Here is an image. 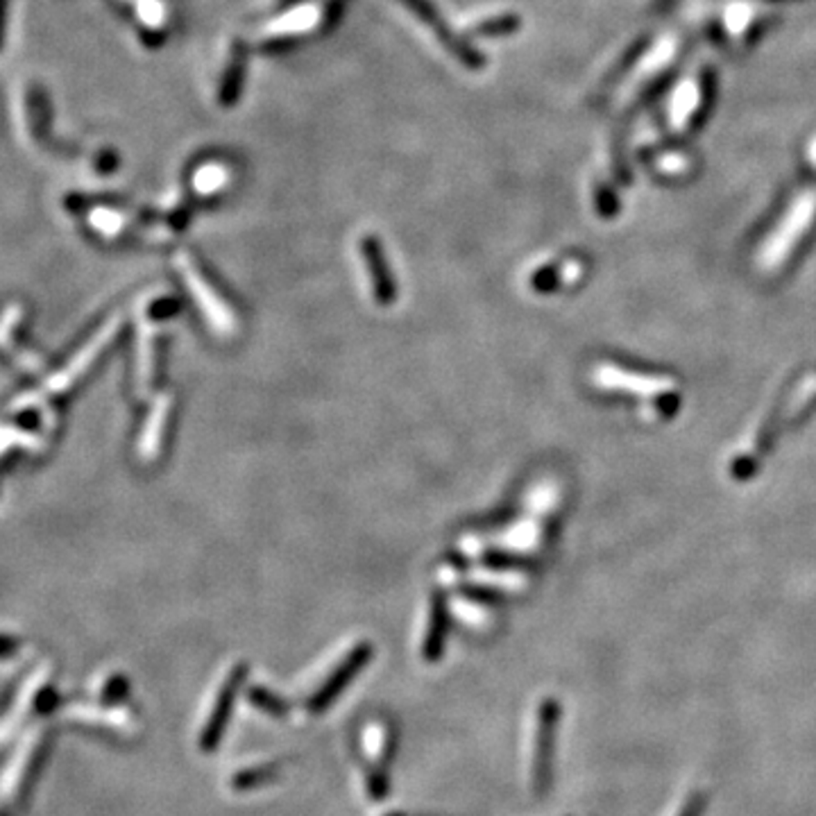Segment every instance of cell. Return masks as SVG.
Returning <instances> with one entry per match:
<instances>
[{"label":"cell","instance_id":"obj_1","mask_svg":"<svg viewBox=\"0 0 816 816\" xmlns=\"http://www.w3.org/2000/svg\"><path fill=\"white\" fill-rule=\"evenodd\" d=\"M560 706L554 699L542 701L537 712V735H536V755H533V787L537 794L549 790L551 767H554V741L556 728H558Z\"/></svg>","mask_w":816,"mask_h":816},{"label":"cell","instance_id":"obj_2","mask_svg":"<svg viewBox=\"0 0 816 816\" xmlns=\"http://www.w3.org/2000/svg\"><path fill=\"white\" fill-rule=\"evenodd\" d=\"M402 3H404L413 14H417V18H422V21H424L426 26L435 32V36L440 39V44H443L444 48H447L449 53L458 59V62L465 64L467 68L484 66L485 64L484 55H481L474 46L467 44V41L458 39V36L454 35L447 26H444L443 16H440V12L434 7V3H431V0H402Z\"/></svg>","mask_w":816,"mask_h":816},{"label":"cell","instance_id":"obj_3","mask_svg":"<svg viewBox=\"0 0 816 816\" xmlns=\"http://www.w3.org/2000/svg\"><path fill=\"white\" fill-rule=\"evenodd\" d=\"M370 656H372V648H370V644H361V647H356L354 651L347 656V660L341 662V665H338V669L333 671V674L329 676L322 685H320V689L313 694V699L309 701V710L322 712L324 708H327L329 703H332L333 699L342 692V688H345V685L354 678L356 671H359L361 667L370 660Z\"/></svg>","mask_w":816,"mask_h":816},{"label":"cell","instance_id":"obj_4","mask_svg":"<svg viewBox=\"0 0 816 816\" xmlns=\"http://www.w3.org/2000/svg\"><path fill=\"white\" fill-rule=\"evenodd\" d=\"M243 676H245L243 667H234L230 674V678H227L225 685H222L220 694H218L216 706H213L211 717L207 719V728H204V732L200 737L202 750H213L218 746V741H220L222 730H225L227 717H230L231 701H234L236 692H239V685H240V680H243Z\"/></svg>","mask_w":816,"mask_h":816},{"label":"cell","instance_id":"obj_5","mask_svg":"<svg viewBox=\"0 0 816 816\" xmlns=\"http://www.w3.org/2000/svg\"><path fill=\"white\" fill-rule=\"evenodd\" d=\"M361 254H363V261L370 270V286H372L374 300L379 304H391L395 300V284H393L382 243L374 236H365L361 240Z\"/></svg>","mask_w":816,"mask_h":816},{"label":"cell","instance_id":"obj_6","mask_svg":"<svg viewBox=\"0 0 816 816\" xmlns=\"http://www.w3.org/2000/svg\"><path fill=\"white\" fill-rule=\"evenodd\" d=\"M187 281H189V286L193 289V295L198 298V302H202L209 320L216 324V329L227 332V329L231 327V313L227 311V306L220 300V295L213 293V289L209 286V281L204 280L202 272H198L196 268L191 266V261H187Z\"/></svg>","mask_w":816,"mask_h":816},{"label":"cell","instance_id":"obj_7","mask_svg":"<svg viewBox=\"0 0 816 816\" xmlns=\"http://www.w3.org/2000/svg\"><path fill=\"white\" fill-rule=\"evenodd\" d=\"M444 624H447V619H444L443 601H440V597H434L429 612V626H426V638L424 644H422L426 660H438L440 658L444 642Z\"/></svg>","mask_w":816,"mask_h":816},{"label":"cell","instance_id":"obj_8","mask_svg":"<svg viewBox=\"0 0 816 816\" xmlns=\"http://www.w3.org/2000/svg\"><path fill=\"white\" fill-rule=\"evenodd\" d=\"M243 77H245V53L243 50H236L234 59L231 64L227 66L225 77H222V85H220V102L225 107L234 105L240 96V87H243Z\"/></svg>","mask_w":816,"mask_h":816},{"label":"cell","instance_id":"obj_9","mask_svg":"<svg viewBox=\"0 0 816 816\" xmlns=\"http://www.w3.org/2000/svg\"><path fill=\"white\" fill-rule=\"evenodd\" d=\"M166 420H168V402L159 404L155 408V413H152V424L148 429L146 440H143V452H148V456H152L157 452V447H159L161 429L166 426Z\"/></svg>","mask_w":816,"mask_h":816},{"label":"cell","instance_id":"obj_10","mask_svg":"<svg viewBox=\"0 0 816 816\" xmlns=\"http://www.w3.org/2000/svg\"><path fill=\"white\" fill-rule=\"evenodd\" d=\"M250 699H252V701L257 703V706L261 708V710H266V712H270V714H277V717H280V714H284V703H281L280 699L275 697V694L266 692V689H263V688H252V692H250Z\"/></svg>","mask_w":816,"mask_h":816},{"label":"cell","instance_id":"obj_11","mask_svg":"<svg viewBox=\"0 0 816 816\" xmlns=\"http://www.w3.org/2000/svg\"><path fill=\"white\" fill-rule=\"evenodd\" d=\"M515 26H517L515 16H502L495 18V21L481 23V26L476 27V32H479V35H504V32L513 30Z\"/></svg>","mask_w":816,"mask_h":816},{"label":"cell","instance_id":"obj_12","mask_svg":"<svg viewBox=\"0 0 816 816\" xmlns=\"http://www.w3.org/2000/svg\"><path fill=\"white\" fill-rule=\"evenodd\" d=\"M706 808H708V796L703 794V791H697V794H692L688 801H685L678 816H701Z\"/></svg>","mask_w":816,"mask_h":816},{"label":"cell","instance_id":"obj_13","mask_svg":"<svg viewBox=\"0 0 816 816\" xmlns=\"http://www.w3.org/2000/svg\"><path fill=\"white\" fill-rule=\"evenodd\" d=\"M150 313L155 315V318H168V315L178 313V302H175V300H161V302L152 306Z\"/></svg>","mask_w":816,"mask_h":816}]
</instances>
